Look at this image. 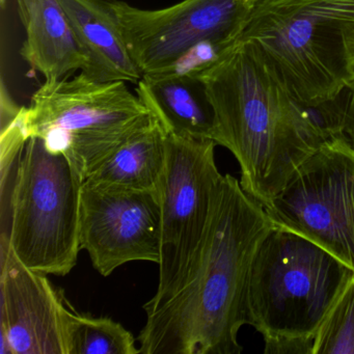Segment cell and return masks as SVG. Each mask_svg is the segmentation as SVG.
<instances>
[{"label": "cell", "mask_w": 354, "mask_h": 354, "mask_svg": "<svg viewBox=\"0 0 354 354\" xmlns=\"http://www.w3.org/2000/svg\"><path fill=\"white\" fill-rule=\"evenodd\" d=\"M136 95L165 133L213 140L214 111L198 76L147 74L138 82Z\"/></svg>", "instance_id": "5bb4252c"}, {"label": "cell", "mask_w": 354, "mask_h": 354, "mask_svg": "<svg viewBox=\"0 0 354 354\" xmlns=\"http://www.w3.org/2000/svg\"><path fill=\"white\" fill-rule=\"evenodd\" d=\"M239 41L292 100H323L350 82L354 0H257Z\"/></svg>", "instance_id": "3957f363"}, {"label": "cell", "mask_w": 354, "mask_h": 354, "mask_svg": "<svg viewBox=\"0 0 354 354\" xmlns=\"http://www.w3.org/2000/svg\"><path fill=\"white\" fill-rule=\"evenodd\" d=\"M274 223L239 180L223 176L200 256L185 285L147 313L142 354H239L250 325V283L261 244Z\"/></svg>", "instance_id": "6da1fadb"}, {"label": "cell", "mask_w": 354, "mask_h": 354, "mask_svg": "<svg viewBox=\"0 0 354 354\" xmlns=\"http://www.w3.org/2000/svg\"><path fill=\"white\" fill-rule=\"evenodd\" d=\"M315 337H264L265 354H313Z\"/></svg>", "instance_id": "d6986e66"}, {"label": "cell", "mask_w": 354, "mask_h": 354, "mask_svg": "<svg viewBox=\"0 0 354 354\" xmlns=\"http://www.w3.org/2000/svg\"><path fill=\"white\" fill-rule=\"evenodd\" d=\"M47 277L1 254V354H68L75 308Z\"/></svg>", "instance_id": "8fae6325"}, {"label": "cell", "mask_w": 354, "mask_h": 354, "mask_svg": "<svg viewBox=\"0 0 354 354\" xmlns=\"http://www.w3.org/2000/svg\"><path fill=\"white\" fill-rule=\"evenodd\" d=\"M295 104L310 133L322 146L335 140L354 145V82H348L328 98Z\"/></svg>", "instance_id": "e0dca14e"}, {"label": "cell", "mask_w": 354, "mask_h": 354, "mask_svg": "<svg viewBox=\"0 0 354 354\" xmlns=\"http://www.w3.org/2000/svg\"><path fill=\"white\" fill-rule=\"evenodd\" d=\"M313 354H354V274L317 329Z\"/></svg>", "instance_id": "ac0fdd59"}, {"label": "cell", "mask_w": 354, "mask_h": 354, "mask_svg": "<svg viewBox=\"0 0 354 354\" xmlns=\"http://www.w3.org/2000/svg\"><path fill=\"white\" fill-rule=\"evenodd\" d=\"M80 248L86 250L93 266L103 277L134 261L158 264L161 250L158 192L104 187L84 181Z\"/></svg>", "instance_id": "30bf717a"}, {"label": "cell", "mask_w": 354, "mask_h": 354, "mask_svg": "<svg viewBox=\"0 0 354 354\" xmlns=\"http://www.w3.org/2000/svg\"><path fill=\"white\" fill-rule=\"evenodd\" d=\"M198 77L214 111L213 140L237 159L244 192L267 206L322 146L248 43H236Z\"/></svg>", "instance_id": "7a4b0ae2"}, {"label": "cell", "mask_w": 354, "mask_h": 354, "mask_svg": "<svg viewBox=\"0 0 354 354\" xmlns=\"http://www.w3.org/2000/svg\"><path fill=\"white\" fill-rule=\"evenodd\" d=\"M264 208L275 225L312 240L354 271V145H323Z\"/></svg>", "instance_id": "ba28073f"}, {"label": "cell", "mask_w": 354, "mask_h": 354, "mask_svg": "<svg viewBox=\"0 0 354 354\" xmlns=\"http://www.w3.org/2000/svg\"><path fill=\"white\" fill-rule=\"evenodd\" d=\"M257 0H183L165 9L142 10L111 0L122 32L142 75L167 73L205 43L233 47Z\"/></svg>", "instance_id": "9c48e42d"}, {"label": "cell", "mask_w": 354, "mask_h": 354, "mask_svg": "<svg viewBox=\"0 0 354 354\" xmlns=\"http://www.w3.org/2000/svg\"><path fill=\"white\" fill-rule=\"evenodd\" d=\"M167 159V133L151 118L86 181L104 187L158 192Z\"/></svg>", "instance_id": "9a60e30c"}, {"label": "cell", "mask_w": 354, "mask_h": 354, "mask_svg": "<svg viewBox=\"0 0 354 354\" xmlns=\"http://www.w3.org/2000/svg\"><path fill=\"white\" fill-rule=\"evenodd\" d=\"M126 84L95 82L82 72L72 80H45L26 107L28 138H41L49 149L63 153L86 181L151 121Z\"/></svg>", "instance_id": "8992f818"}, {"label": "cell", "mask_w": 354, "mask_h": 354, "mask_svg": "<svg viewBox=\"0 0 354 354\" xmlns=\"http://www.w3.org/2000/svg\"><path fill=\"white\" fill-rule=\"evenodd\" d=\"M167 159L158 187L161 250L156 293L146 312L182 289L200 256L210 221L215 190L223 175L215 161V144L167 134Z\"/></svg>", "instance_id": "52a82bcc"}, {"label": "cell", "mask_w": 354, "mask_h": 354, "mask_svg": "<svg viewBox=\"0 0 354 354\" xmlns=\"http://www.w3.org/2000/svg\"><path fill=\"white\" fill-rule=\"evenodd\" d=\"M136 337L109 317L74 313L68 333V354H138Z\"/></svg>", "instance_id": "2e32d148"}, {"label": "cell", "mask_w": 354, "mask_h": 354, "mask_svg": "<svg viewBox=\"0 0 354 354\" xmlns=\"http://www.w3.org/2000/svg\"><path fill=\"white\" fill-rule=\"evenodd\" d=\"M88 57L82 71L99 82H136L142 74L132 57L111 0H59Z\"/></svg>", "instance_id": "7c38bea8"}, {"label": "cell", "mask_w": 354, "mask_h": 354, "mask_svg": "<svg viewBox=\"0 0 354 354\" xmlns=\"http://www.w3.org/2000/svg\"><path fill=\"white\" fill-rule=\"evenodd\" d=\"M353 274L322 246L274 225L252 265L250 325L264 337H315Z\"/></svg>", "instance_id": "5b68a950"}, {"label": "cell", "mask_w": 354, "mask_h": 354, "mask_svg": "<svg viewBox=\"0 0 354 354\" xmlns=\"http://www.w3.org/2000/svg\"><path fill=\"white\" fill-rule=\"evenodd\" d=\"M17 5L26 36L20 55L32 70L51 80L86 69L88 57L59 0H17Z\"/></svg>", "instance_id": "4fadbf2b"}, {"label": "cell", "mask_w": 354, "mask_h": 354, "mask_svg": "<svg viewBox=\"0 0 354 354\" xmlns=\"http://www.w3.org/2000/svg\"><path fill=\"white\" fill-rule=\"evenodd\" d=\"M84 178L62 152L32 136L20 159L9 198L10 230L1 252L13 250L36 272L65 277L80 248Z\"/></svg>", "instance_id": "277c9868"}, {"label": "cell", "mask_w": 354, "mask_h": 354, "mask_svg": "<svg viewBox=\"0 0 354 354\" xmlns=\"http://www.w3.org/2000/svg\"><path fill=\"white\" fill-rule=\"evenodd\" d=\"M350 82H354V57L351 64V69H350Z\"/></svg>", "instance_id": "ffe728a7"}]
</instances>
